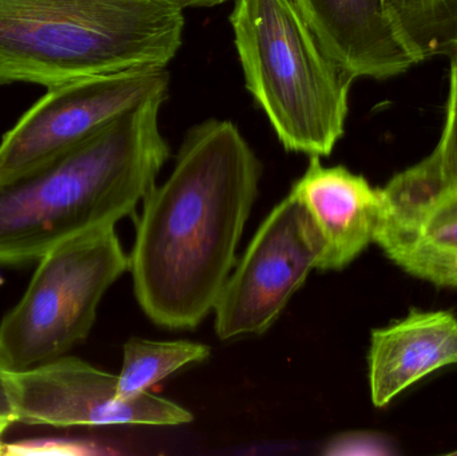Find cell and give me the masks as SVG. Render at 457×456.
Listing matches in <instances>:
<instances>
[{
  "instance_id": "6da1fadb",
  "label": "cell",
  "mask_w": 457,
  "mask_h": 456,
  "mask_svg": "<svg viewBox=\"0 0 457 456\" xmlns=\"http://www.w3.org/2000/svg\"><path fill=\"white\" fill-rule=\"evenodd\" d=\"M261 174L231 120H204L187 131L173 170L144 198L129 256L137 300L153 323L193 329L214 310Z\"/></svg>"
},
{
  "instance_id": "7a4b0ae2",
  "label": "cell",
  "mask_w": 457,
  "mask_h": 456,
  "mask_svg": "<svg viewBox=\"0 0 457 456\" xmlns=\"http://www.w3.org/2000/svg\"><path fill=\"white\" fill-rule=\"evenodd\" d=\"M166 99L153 96L48 165L0 182V267L37 262L63 241L115 227L136 211L170 157L160 128Z\"/></svg>"
},
{
  "instance_id": "3957f363",
  "label": "cell",
  "mask_w": 457,
  "mask_h": 456,
  "mask_svg": "<svg viewBox=\"0 0 457 456\" xmlns=\"http://www.w3.org/2000/svg\"><path fill=\"white\" fill-rule=\"evenodd\" d=\"M185 10L179 0H0V85L168 67Z\"/></svg>"
},
{
  "instance_id": "277c9868",
  "label": "cell",
  "mask_w": 457,
  "mask_h": 456,
  "mask_svg": "<svg viewBox=\"0 0 457 456\" xmlns=\"http://www.w3.org/2000/svg\"><path fill=\"white\" fill-rule=\"evenodd\" d=\"M245 85L287 152L328 157L345 133L353 78L293 0H236L230 13Z\"/></svg>"
},
{
  "instance_id": "5b68a950",
  "label": "cell",
  "mask_w": 457,
  "mask_h": 456,
  "mask_svg": "<svg viewBox=\"0 0 457 456\" xmlns=\"http://www.w3.org/2000/svg\"><path fill=\"white\" fill-rule=\"evenodd\" d=\"M130 267L115 227L69 238L37 261L18 304L0 321V361L24 371L87 339L107 289Z\"/></svg>"
},
{
  "instance_id": "8992f818",
  "label": "cell",
  "mask_w": 457,
  "mask_h": 456,
  "mask_svg": "<svg viewBox=\"0 0 457 456\" xmlns=\"http://www.w3.org/2000/svg\"><path fill=\"white\" fill-rule=\"evenodd\" d=\"M168 67L91 75L48 88L0 142V182L55 161L120 115L153 96L168 95Z\"/></svg>"
},
{
  "instance_id": "52a82bcc",
  "label": "cell",
  "mask_w": 457,
  "mask_h": 456,
  "mask_svg": "<svg viewBox=\"0 0 457 456\" xmlns=\"http://www.w3.org/2000/svg\"><path fill=\"white\" fill-rule=\"evenodd\" d=\"M321 252L308 211L289 193L263 220L220 292L213 310L217 336L233 340L268 331L317 269Z\"/></svg>"
},
{
  "instance_id": "ba28073f",
  "label": "cell",
  "mask_w": 457,
  "mask_h": 456,
  "mask_svg": "<svg viewBox=\"0 0 457 456\" xmlns=\"http://www.w3.org/2000/svg\"><path fill=\"white\" fill-rule=\"evenodd\" d=\"M18 423L48 427L154 426L177 427L193 414L176 402L146 393L131 401L117 395L118 375L74 356L10 371Z\"/></svg>"
},
{
  "instance_id": "9c48e42d",
  "label": "cell",
  "mask_w": 457,
  "mask_h": 456,
  "mask_svg": "<svg viewBox=\"0 0 457 456\" xmlns=\"http://www.w3.org/2000/svg\"><path fill=\"white\" fill-rule=\"evenodd\" d=\"M375 241L405 272L457 289V185H426L396 174L381 187Z\"/></svg>"
},
{
  "instance_id": "30bf717a",
  "label": "cell",
  "mask_w": 457,
  "mask_h": 456,
  "mask_svg": "<svg viewBox=\"0 0 457 456\" xmlns=\"http://www.w3.org/2000/svg\"><path fill=\"white\" fill-rule=\"evenodd\" d=\"M328 54L353 79H388L423 62L388 0H293Z\"/></svg>"
},
{
  "instance_id": "8fae6325",
  "label": "cell",
  "mask_w": 457,
  "mask_h": 456,
  "mask_svg": "<svg viewBox=\"0 0 457 456\" xmlns=\"http://www.w3.org/2000/svg\"><path fill=\"white\" fill-rule=\"evenodd\" d=\"M290 195L305 208L322 243L317 269L341 270L375 241L383 195L344 166L328 168L312 155Z\"/></svg>"
},
{
  "instance_id": "7c38bea8",
  "label": "cell",
  "mask_w": 457,
  "mask_h": 456,
  "mask_svg": "<svg viewBox=\"0 0 457 456\" xmlns=\"http://www.w3.org/2000/svg\"><path fill=\"white\" fill-rule=\"evenodd\" d=\"M457 366V318L448 311L413 310L373 329L368 352L370 399L378 409L445 367Z\"/></svg>"
},
{
  "instance_id": "4fadbf2b",
  "label": "cell",
  "mask_w": 457,
  "mask_h": 456,
  "mask_svg": "<svg viewBox=\"0 0 457 456\" xmlns=\"http://www.w3.org/2000/svg\"><path fill=\"white\" fill-rule=\"evenodd\" d=\"M209 356L211 347L201 343L155 342L131 337L123 347L122 369L117 382L118 399L138 398L182 367L201 363Z\"/></svg>"
},
{
  "instance_id": "5bb4252c",
  "label": "cell",
  "mask_w": 457,
  "mask_h": 456,
  "mask_svg": "<svg viewBox=\"0 0 457 456\" xmlns=\"http://www.w3.org/2000/svg\"><path fill=\"white\" fill-rule=\"evenodd\" d=\"M388 3L423 61L440 55L450 23V0H388Z\"/></svg>"
},
{
  "instance_id": "9a60e30c",
  "label": "cell",
  "mask_w": 457,
  "mask_h": 456,
  "mask_svg": "<svg viewBox=\"0 0 457 456\" xmlns=\"http://www.w3.org/2000/svg\"><path fill=\"white\" fill-rule=\"evenodd\" d=\"M450 59V91L440 141L428 157L402 171L420 184L457 185V55Z\"/></svg>"
},
{
  "instance_id": "2e32d148",
  "label": "cell",
  "mask_w": 457,
  "mask_h": 456,
  "mask_svg": "<svg viewBox=\"0 0 457 456\" xmlns=\"http://www.w3.org/2000/svg\"><path fill=\"white\" fill-rule=\"evenodd\" d=\"M325 454L394 456L399 455L400 450L396 442L384 434L375 431H353L341 434L333 439L328 444Z\"/></svg>"
},
{
  "instance_id": "e0dca14e",
  "label": "cell",
  "mask_w": 457,
  "mask_h": 456,
  "mask_svg": "<svg viewBox=\"0 0 457 456\" xmlns=\"http://www.w3.org/2000/svg\"><path fill=\"white\" fill-rule=\"evenodd\" d=\"M86 446L69 442H21V444H2L0 455H82L88 454Z\"/></svg>"
},
{
  "instance_id": "ac0fdd59",
  "label": "cell",
  "mask_w": 457,
  "mask_h": 456,
  "mask_svg": "<svg viewBox=\"0 0 457 456\" xmlns=\"http://www.w3.org/2000/svg\"><path fill=\"white\" fill-rule=\"evenodd\" d=\"M13 423H18V414L11 386L10 369L0 361V450L3 435Z\"/></svg>"
},
{
  "instance_id": "d6986e66",
  "label": "cell",
  "mask_w": 457,
  "mask_h": 456,
  "mask_svg": "<svg viewBox=\"0 0 457 456\" xmlns=\"http://www.w3.org/2000/svg\"><path fill=\"white\" fill-rule=\"evenodd\" d=\"M440 55L450 56V58L457 55V0H453V8H451L450 23H448Z\"/></svg>"
},
{
  "instance_id": "ffe728a7",
  "label": "cell",
  "mask_w": 457,
  "mask_h": 456,
  "mask_svg": "<svg viewBox=\"0 0 457 456\" xmlns=\"http://www.w3.org/2000/svg\"><path fill=\"white\" fill-rule=\"evenodd\" d=\"M185 8H206L224 4L228 0H179Z\"/></svg>"
},
{
  "instance_id": "44dd1931",
  "label": "cell",
  "mask_w": 457,
  "mask_h": 456,
  "mask_svg": "<svg viewBox=\"0 0 457 456\" xmlns=\"http://www.w3.org/2000/svg\"><path fill=\"white\" fill-rule=\"evenodd\" d=\"M448 455H457V450H455V452H448Z\"/></svg>"
},
{
  "instance_id": "7402d4cb",
  "label": "cell",
  "mask_w": 457,
  "mask_h": 456,
  "mask_svg": "<svg viewBox=\"0 0 457 456\" xmlns=\"http://www.w3.org/2000/svg\"><path fill=\"white\" fill-rule=\"evenodd\" d=\"M453 0H450L451 8H453ZM450 18H451V15H450Z\"/></svg>"
}]
</instances>
